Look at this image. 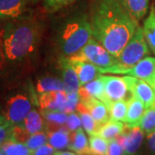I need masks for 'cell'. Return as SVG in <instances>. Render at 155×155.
<instances>
[{"instance_id":"obj_1","label":"cell","mask_w":155,"mask_h":155,"mask_svg":"<svg viewBox=\"0 0 155 155\" xmlns=\"http://www.w3.org/2000/svg\"><path fill=\"white\" fill-rule=\"evenodd\" d=\"M91 24L92 37L116 58L138 27L117 0H94Z\"/></svg>"},{"instance_id":"obj_2","label":"cell","mask_w":155,"mask_h":155,"mask_svg":"<svg viewBox=\"0 0 155 155\" xmlns=\"http://www.w3.org/2000/svg\"><path fill=\"white\" fill-rule=\"evenodd\" d=\"M1 35L4 58L20 61L35 52L40 39V28L34 20L17 21L7 24Z\"/></svg>"},{"instance_id":"obj_3","label":"cell","mask_w":155,"mask_h":155,"mask_svg":"<svg viewBox=\"0 0 155 155\" xmlns=\"http://www.w3.org/2000/svg\"><path fill=\"white\" fill-rule=\"evenodd\" d=\"M91 24L85 15L78 16L65 24L60 35V46L63 54L71 57L80 52L92 38Z\"/></svg>"},{"instance_id":"obj_4","label":"cell","mask_w":155,"mask_h":155,"mask_svg":"<svg viewBox=\"0 0 155 155\" xmlns=\"http://www.w3.org/2000/svg\"><path fill=\"white\" fill-rule=\"evenodd\" d=\"M35 104H38V100L32 90L17 92L6 100L2 114L6 122L12 125L22 124Z\"/></svg>"},{"instance_id":"obj_5","label":"cell","mask_w":155,"mask_h":155,"mask_svg":"<svg viewBox=\"0 0 155 155\" xmlns=\"http://www.w3.org/2000/svg\"><path fill=\"white\" fill-rule=\"evenodd\" d=\"M148 54L149 48L145 39L143 28L138 25L133 36L124 47L120 55L117 57L119 65L122 67L119 74H122L124 70L136 65Z\"/></svg>"},{"instance_id":"obj_6","label":"cell","mask_w":155,"mask_h":155,"mask_svg":"<svg viewBox=\"0 0 155 155\" xmlns=\"http://www.w3.org/2000/svg\"><path fill=\"white\" fill-rule=\"evenodd\" d=\"M74 57L91 62L99 68H109L119 64L117 58L112 55L105 48L93 37Z\"/></svg>"},{"instance_id":"obj_7","label":"cell","mask_w":155,"mask_h":155,"mask_svg":"<svg viewBox=\"0 0 155 155\" xmlns=\"http://www.w3.org/2000/svg\"><path fill=\"white\" fill-rule=\"evenodd\" d=\"M104 83V91L110 106L116 101H129L134 97L133 92L125 77L100 75Z\"/></svg>"},{"instance_id":"obj_8","label":"cell","mask_w":155,"mask_h":155,"mask_svg":"<svg viewBox=\"0 0 155 155\" xmlns=\"http://www.w3.org/2000/svg\"><path fill=\"white\" fill-rule=\"evenodd\" d=\"M144 134L139 126L125 125L123 132L116 138L122 146L123 155H135L142 144Z\"/></svg>"},{"instance_id":"obj_9","label":"cell","mask_w":155,"mask_h":155,"mask_svg":"<svg viewBox=\"0 0 155 155\" xmlns=\"http://www.w3.org/2000/svg\"><path fill=\"white\" fill-rule=\"evenodd\" d=\"M139 79H142L155 87V58L145 57L134 67L127 68L122 72Z\"/></svg>"},{"instance_id":"obj_10","label":"cell","mask_w":155,"mask_h":155,"mask_svg":"<svg viewBox=\"0 0 155 155\" xmlns=\"http://www.w3.org/2000/svg\"><path fill=\"white\" fill-rule=\"evenodd\" d=\"M134 97L144 104L146 109L154 105L155 91L153 87L147 82L132 76H125Z\"/></svg>"},{"instance_id":"obj_11","label":"cell","mask_w":155,"mask_h":155,"mask_svg":"<svg viewBox=\"0 0 155 155\" xmlns=\"http://www.w3.org/2000/svg\"><path fill=\"white\" fill-rule=\"evenodd\" d=\"M78 95L81 103H84L85 101L95 97L102 101L107 106L108 110L110 108V103L106 97L104 91V83L100 75L86 84L81 85L78 90Z\"/></svg>"},{"instance_id":"obj_12","label":"cell","mask_w":155,"mask_h":155,"mask_svg":"<svg viewBox=\"0 0 155 155\" xmlns=\"http://www.w3.org/2000/svg\"><path fill=\"white\" fill-rule=\"evenodd\" d=\"M70 62L77 72L81 85H84L89 82L92 81L100 75L99 67L91 64V62L84 61L81 59L76 58L74 56L67 57Z\"/></svg>"},{"instance_id":"obj_13","label":"cell","mask_w":155,"mask_h":155,"mask_svg":"<svg viewBox=\"0 0 155 155\" xmlns=\"http://www.w3.org/2000/svg\"><path fill=\"white\" fill-rule=\"evenodd\" d=\"M67 99V93L66 91L44 92L39 96L38 105L42 111H61Z\"/></svg>"},{"instance_id":"obj_14","label":"cell","mask_w":155,"mask_h":155,"mask_svg":"<svg viewBox=\"0 0 155 155\" xmlns=\"http://www.w3.org/2000/svg\"><path fill=\"white\" fill-rule=\"evenodd\" d=\"M63 82L65 84L67 93L78 92L81 84L79 82V78L78 76L77 72L70 62L67 57H64L60 61Z\"/></svg>"},{"instance_id":"obj_15","label":"cell","mask_w":155,"mask_h":155,"mask_svg":"<svg viewBox=\"0 0 155 155\" xmlns=\"http://www.w3.org/2000/svg\"><path fill=\"white\" fill-rule=\"evenodd\" d=\"M27 0H0V18L17 19L25 11Z\"/></svg>"},{"instance_id":"obj_16","label":"cell","mask_w":155,"mask_h":155,"mask_svg":"<svg viewBox=\"0 0 155 155\" xmlns=\"http://www.w3.org/2000/svg\"><path fill=\"white\" fill-rule=\"evenodd\" d=\"M82 104L87 108L91 116L99 126L110 121L109 110L102 101L92 97Z\"/></svg>"},{"instance_id":"obj_17","label":"cell","mask_w":155,"mask_h":155,"mask_svg":"<svg viewBox=\"0 0 155 155\" xmlns=\"http://www.w3.org/2000/svg\"><path fill=\"white\" fill-rule=\"evenodd\" d=\"M136 22L144 17L148 9L149 0H117Z\"/></svg>"},{"instance_id":"obj_18","label":"cell","mask_w":155,"mask_h":155,"mask_svg":"<svg viewBox=\"0 0 155 155\" xmlns=\"http://www.w3.org/2000/svg\"><path fill=\"white\" fill-rule=\"evenodd\" d=\"M68 148L78 155H91L89 140L82 127L72 132Z\"/></svg>"},{"instance_id":"obj_19","label":"cell","mask_w":155,"mask_h":155,"mask_svg":"<svg viewBox=\"0 0 155 155\" xmlns=\"http://www.w3.org/2000/svg\"><path fill=\"white\" fill-rule=\"evenodd\" d=\"M145 110H146V107L144 104L135 97H133L128 101L127 104V116L125 119V123L129 126H139L140 121L143 116Z\"/></svg>"},{"instance_id":"obj_20","label":"cell","mask_w":155,"mask_h":155,"mask_svg":"<svg viewBox=\"0 0 155 155\" xmlns=\"http://www.w3.org/2000/svg\"><path fill=\"white\" fill-rule=\"evenodd\" d=\"M48 143H49L56 150L68 148L71 138V132L67 127H62L54 131H48Z\"/></svg>"},{"instance_id":"obj_21","label":"cell","mask_w":155,"mask_h":155,"mask_svg":"<svg viewBox=\"0 0 155 155\" xmlns=\"http://www.w3.org/2000/svg\"><path fill=\"white\" fill-rule=\"evenodd\" d=\"M22 124L30 135L38 133L40 131H44L46 127V122L42 113L39 112L35 108L28 113Z\"/></svg>"},{"instance_id":"obj_22","label":"cell","mask_w":155,"mask_h":155,"mask_svg":"<svg viewBox=\"0 0 155 155\" xmlns=\"http://www.w3.org/2000/svg\"><path fill=\"white\" fill-rule=\"evenodd\" d=\"M46 122V132L54 131L66 126L68 115L60 110H44L41 112Z\"/></svg>"},{"instance_id":"obj_23","label":"cell","mask_w":155,"mask_h":155,"mask_svg":"<svg viewBox=\"0 0 155 155\" xmlns=\"http://www.w3.org/2000/svg\"><path fill=\"white\" fill-rule=\"evenodd\" d=\"M125 125L121 122L110 120L103 125H101L97 132V134L110 141L119 136L124 130Z\"/></svg>"},{"instance_id":"obj_24","label":"cell","mask_w":155,"mask_h":155,"mask_svg":"<svg viewBox=\"0 0 155 155\" xmlns=\"http://www.w3.org/2000/svg\"><path fill=\"white\" fill-rule=\"evenodd\" d=\"M35 91L39 94H41L49 91H66V87L61 79L54 77H44L38 79L35 85Z\"/></svg>"},{"instance_id":"obj_25","label":"cell","mask_w":155,"mask_h":155,"mask_svg":"<svg viewBox=\"0 0 155 155\" xmlns=\"http://www.w3.org/2000/svg\"><path fill=\"white\" fill-rule=\"evenodd\" d=\"M143 32L147 43L155 54V6H151L149 14L143 24Z\"/></svg>"},{"instance_id":"obj_26","label":"cell","mask_w":155,"mask_h":155,"mask_svg":"<svg viewBox=\"0 0 155 155\" xmlns=\"http://www.w3.org/2000/svg\"><path fill=\"white\" fill-rule=\"evenodd\" d=\"M76 111L80 116L82 125H83L84 130L86 131V133L88 134L89 135L97 134V132L100 126L93 119V117L91 116V113L87 110V108L80 101L76 108Z\"/></svg>"},{"instance_id":"obj_27","label":"cell","mask_w":155,"mask_h":155,"mask_svg":"<svg viewBox=\"0 0 155 155\" xmlns=\"http://www.w3.org/2000/svg\"><path fill=\"white\" fill-rule=\"evenodd\" d=\"M4 155H33V151L22 142H17L8 140L0 147Z\"/></svg>"},{"instance_id":"obj_28","label":"cell","mask_w":155,"mask_h":155,"mask_svg":"<svg viewBox=\"0 0 155 155\" xmlns=\"http://www.w3.org/2000/svg\"><path fill=\"white\" fill-rule=\"evenodd\" d=\"M91 155H108L109 141L98 134H91L89 137Z\"/></svg>"},{"instance_id":"obj_29","label":"cell","mask_w":155,"mask_h":155,"mask_svg":"<svg viewBox=\"0 0 155 155\" xmlns=\"http://www.w3.org/2000/svg\"><path fill=\"white\" fill-rule=\"evenodd\" d=\"M127 104L128 101H124V100L113 102L109 108L110 120L125 122V119L127 116Z\"/></svg>"},{"instance_id":"obj_30","label":"cell","mask_w":155,"mask_h":155,"mask_svg":"<svg viewBox=\"0 0 155 155\" xmlns=\"http://www.w3.org/2000/svg\"><path fill=\"white\" fill-rule=\"evenodd\" d=\"M139 127H140L145 134H149L154 131L155 128V105L146 109L143 116L141 117Z\"/></svg>"},{"instance_id":"obj_31","label":"cell","mask_w":155,"mask_h":155,"mask_svg":"<svg viewBox=\"0 0 155 155\" xmlns=\"http://www.w3.org/2000/svg\"><path fill=\"white\" fill-rule=\"evenodd\" d=\"M46 143H48V134L46 131H40L31 134L25 142L28 148L33 152Z\"/></svg>"},{"instance_id":"obj_32","label":"cell","mask_w":155,"mask_h":155,"mask_svg":"<svg viewBox=\"0 0 155 155\" xmlns=\"http://www.w3.org/2000/svg\"><path fill=\"white\" fill-rule=\"evenodd\" d=\"M79 95L78 92H72V93H67V99L63 106L61 111L66 113L67 115L73 113L76 111L78 104L79 103Z\"/></svg>"},{"instance_id":"obj_33","label":"cell","mask_w":155,"mask_h":155,"mask_svg":"<svg viewBox=\"0 0 155 155\" xmlns=\"http://www.w3.org/2000/svg\"><path fill=\"white\" fill-rule=\"evenodd\" d=\"M75 1L76 0H44V5L48 11L54 12Z\"/></svg>"},{"instance_id":"obj_34","label":"cell","mask_w":155,"mask_h":155,"mask_svg":"<svg viewBox=\"0 0 155 155\" xmlns=\"http://www.w3.org/2000/svg\"><path fill=\"white\" fill-rule=\"evenodd\" d=\"M81 125H82V122H81L80 116L78 113L73 112L68 115L67 122H66V127L71 133L76 131L79 127H81Z\"/></svg>"},{"instance_id":"obj_35","label":"cell","mask_w":155,"mask_h":155,"mask_svg":"<svg viewBox=\"0 0 155 155\" xmlns=\"http://www.w3.org/2000/svg\"><path fill=\"white\" fill-rule=\"evenodd\" d=\"M12 127L13 125L8 122L0 125V147L8 140H11Z\"/></svg>"},{"instance_id":"obj_36","label":"cell","mask_w":155,"mask_h":155,"mask_svg":"<svg viewBox=\"0 0 155 155\" xmlns=\"http://www.w3.org/2000/svg\"><path fill=\"white\" fill-rule=\"evenodd\" d=\"M108 155H123L122 146L116 139L109 141V153Z\"/></svg>"},{"instance_id":"obj_37","label":"cell","mask_w":155,"mask_h":155,"mask_svg":"<svg viewBox=\"0 0 155 155\" xmlns=\"http://www.w3.org/2000/svg\"><path fill=\"white\" fill-rule=\"evenodd\" d=\"M55 153L56 149L54 147H53L49 143H46L36 150H35L33 152V155H54Z\"/></svg>"},{"instance_id":"obj_38","label":"cell","mask_w":155,"mask_h":155,"mask_svg":"<svg viewBox=\"0 0 155 155\" xmlns=\"http://www.w3.org/2000/svg\"><path fill=\"white\" fill-rule=\"evenodd\" d=\"M147 146L151 153L155 155V132L147 134Z\"/></svg>"},{"instance_id":"obj_39","label":"cell","mask_w":155,"mask_h":155,"mask_svg":"<svg viewBox=\"0 0 155 155\" xmlns=\"http://www.w3.org/2000/svg\"><path fill=\"white\" fill-rule=\"evenodd\" d=\"M54 155H78L76 153H72L70 151H61V152H56Z\"/></svg>"},{"instance_id":"obj_40","label":"cell","mask_w":155,"mask_h":155,"mask_svg":"<svg viewBox=\"0 0 155 155\" xmlns=\"http://www.w3.org/2000/svg\"><path fill=\"white\" fill-rule=\"evenodd\" d=\"M4 59V54H3V49H2V43H1V40H0V63L1 61Z\"/></svg>"},{"instance_id":"obj_41","label":"cell","mask_w":155,"mask_h":155,"mask_svg":"<svg viewBox=\"0 0 155 155\" xmlns=\"http://www.w3.org/2000/svg\"><path fill=\"white\" fill-rule=\"evenodd\" d=\"M5 117H4L3 114H2V111L0 110V125L3 124V123H5Z\"/></svg>"},{"instance_id":"obj_42","label":"cell","mask_w":155,"mask_h":155,"mask_svg":"<svg viewBox=\"0 0 155 155\" xmlns=\"http://www.w3.org/2000/svg\"><path fill=\"white\" fill-rule=\"evenodd\" d=\"M0 155H4V153H3V152H2L1 150H0Z\"/></svg>"},{"instance_id":"obj_43","label":"cell","mask_w":155,"mask_h":155,"mask_svg":"<svg viewBox=\"0 0 155 155\" xmlns=\"http://www.w3.org/2000/svg\"><path fill=\"white\" fill-rule=\"evenodd\" d=\"M154 91H155V87H154ZM154 105H155V103H154Z\"/></svg>"},{"instance_id":"obj_44","label":"cell","mask_w":155,"mask_h":155,"mask_svg":"<svg viewBox=\"0 0 155 155\" xmlns=\"http://www.w3.org/2000/svg\"><path fill=\"white\" fill-rule=\"evenodd\" d=\"M153 132H155V128H154V131H153Z\"/></svg>"}]
</instances>
